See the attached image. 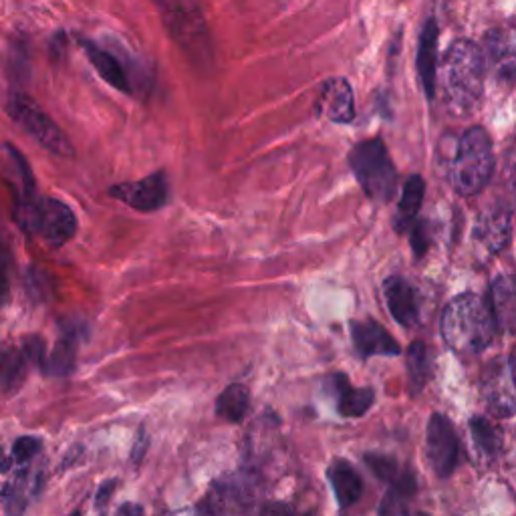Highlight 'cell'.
Instances as JSON below:
<instances>
[{"label":"cell","mask_w":516,"mask_h":516,"mask_svg":"<svg viewBox=\"0 0 516 516\" xmlns=\"http://www.w3.org/2000/svg\"><path fill=\"white\" fill-rule=\"evenodd\" d=\"M486 51L496 75L510 83L514 77V47L510 33L496 29L486 35Z\"/></svg>","instance_id":"21"},{"label":"cell","mask_w":516,"mask_h":516,"mask_svg":"<svg viewBox=\"0 0 516 516\" xmlns=\"http://www.w3.org/2000/svg\"><path fill=\"white\" fill-rule=\"evenodd\" d=\"M9 297V250L0 242V301Z\"/></svg>","instance_id":"31"},{"label":"cell","mask_w":516,"mask_h":516,"mask_svg":"<svg viewBox=\"0 0 516 516\" xmlns=\"http://www.w3.org/2000/svg\"><path fill=\"white\" fill-rule=\"evenodd\" d=\"M349 166L359 186L373 202H390L398 188L394 162L381 140H365L349 152Z\"/></svg>","instance_id":"4"},{"label":"cell","mask_w":516,"mask_h":516,"mask_svg":"<svg viewBox=\"0 0 516 516\" xmlns=\"http://www.w3.org/2000/svg\"><path fill=\"white\" fill-rule=\"evenodd\" d=\"M250 408V394L244 385L232 383L220 394L216 400V414L218 418L230 422V424H240Z\"/></svg>","instance_id":"24"},{"label":"cell","mask_w":516,"mask_h":516,"mask_svg":"<svg viewBox=\"0 0 516 516\" xmlns=\"http://www.w3.org/2000/svg\"><path fill=\"white\" fill-rule=\"evenodd\" d=\"M146 446H148V442H146V436H142V438H140V444H138V446H136V450H134V452H136V454H134V460H136V462H140V458L144 456V450H146Z\"/></svg>","instance_id":"34"},{"label":"cell","mask_w":516,"mask_h":516,"mask_svg":"<svg viewBox=\"0 0 516 516\" xmlns=\"http://www.w3.org/2000/svg\"><path fill=\"white\" fill-rule=\"evenodd\" d=\"M75 365V337L69 335V337H63L59 341V345L55 347L53 355L49 357V363H47V369L51 373H69Z\"/></svg>","instance_id":"27"},{"label":"cell","mask_w":516,"mask_h":516,"mask_svg":"<svg viewBox=\"0 0 516 516\" xmlns=\"http://www.w3.org/2000/svg\"><path fill=\"white\" fill-rule=\"evenodd\" d=\"M81 45H83V49H85V53H87V59H89L91 65L95 67V71H97L111 87H115V89L121 91V93H132V83H129L127 73L123 71L121 63H119L111 53H107V51H103V49H99L97 45L87 43V41H83Z\"/></svg>","instance_id":"20"},{"label":"cell","mask_w":516,"mask_h":516,"mask_svg":"<svg viewBox=\"0 0 516 516\" xmlns=\"http://www.w3.org/2000/svg\"><path fill=\"white\" fill-rule=\"evenodd\" d=\"M442 337L460 355H476L490 347L498 325L490 303L476 293L454 297L442 315Z\"/></svg>","instance_id":"1"},{"label":"cell","mask_w":516,"mask_h":516,"mask_svg":"<svg viewBox=\"0 0 516 516\" xmlns=\"http://www.w3.org/2000/svg\"><path fill=\"white\" fill-rule=\"evenodd\" d=\"M408 230H412L410 234V240H412V248H414V254L418 258H422L428 250V244H430V238H428V226L426 222H414Z\"/></svg>","instance_id":"30"},{"label":"cell","mask_w":516,"mask_h":516,"mask_svg":"<svg viewBox=\"0 0 516 516\" xmlns=\"http://www.w3.org/2000/svg\"><path fill=\"white\" fill-rule=\"evenodd\" d=\"M482 398L496 418H512L516 408L514 381H512V355L504 361H494L482 375Z\"/></svg>","instance_id":"10"},{"label":"cell","mask_w":516,"mask_h":516,"mask_svg":"<svg viewBox=\"0 0 516 516\" xmlns=\"http://www.w3.org/2000/svg\"><path fill=\"white\" fill-rule=\"evenodd\" d=\"M387 309L402 327H414L420 319L418 297L414 287L402 277H390L383 283Z\"/></svg>","instance_id":"14"},{"label":"cell","mask_w":516,"mask_h":516,"mask_svg":"<svg viewBox=\"0 0 516 516\" xmlns=\"http://www.w3.org/2000/svg\"><path fill=\"white\" fill-rule=\"evenodd\" d=\"M510 234H512V210L502 202L486 208L478 216L474 226L476 242L490 254L502 252L510 242Z\"/></svg>","instance_id":"12"},{"label":"cell","mask_w":516,"mask_h":516,"mask_svg":"<svg viewBox=\"0 0 516 516\" xmlns=\"http://www.w3.org/2000/svg\"><path fill=\"white\" fill-rule=\"evenodd\" d=\"M117 512H119V514H142L144 508H142V506H136V504H125V506H121Z\"/></svg>","instance_id":"33"},{"label":"cell","mask_w":516,"mask_h":516,"mask_svg":"<svg viewBox=\"0 0 516 516\" xmlns=\"http://www.w3.org/2000/svg\"><path fill=\"white\" fill-rule=\"evenodd\" d=\"M41 450V440L37 438H31V436H25V438H19L13 446V458L19 462V464H27L31 462L37 452Z\"/></svg>","instance_id":"29"},{"label":"cell","mask_w":516,"mask_h":516,"mask_svg":"<svg viewBox=\"0 0 516 516\" xmlns=\"http://www.w3.org/2000/svg\"><path fill=\"white\" fill-rule=\"evenodd\" d=\"M444 95L454 115H470L484 93V55L472 41H456L444 59Z\"/></svg>","instance_id":"2"},{"label":"cell","mask_w":516,"mask_h":516,"mask_svg":"<svg viewBox=\"0 0 516 516\" xmlns=\"http://www.w3.org/2000/svg\"><path fill=\"white\" fill-rule=\"evenodd\" d=\"M516 299H514V287L508 277L498 275L490 287V309L496 319L498 329L512 331L514 327V309Z\"/></svg>","instance_id":"22"},{"label":"cell","mask_w":516,"mask_h":516,"mask_svg":"<svg viewBox=\"0 0 516 516\" xmlns=\"http://www.w3.org/2000/svg\"><path fill=\"white\" fill-rule=\"evenodd\" d=\"M436 67H438V23L430 19L422 33L418 45V77L422 81L428 99L436 95Z\"/></svg>","instance_id":"17"},{"label":"cell","mask_w":516,"mask_h":516,"mask_svg":"<svg viewBox=\"0 0 516 516\" xmlns=\"http://www.w3.org/2000/svg\"><path fill=\"white\" fill-rule=\"evenodd\" d=\"M424 194H426V182L422 176H410L408 182L404 184V194L400 198V206H398V218H396V226L400 232H406L420 214L422 202H424Z\"/></svg>","instance_id":"23"},{"label":"cell","mask_w":516,"mask_h":516,"mask_svg":"<svg viewBox=\"0 0 516 516\" xmlns=\"http://www.w3.org/2000/svg\"><path fill=\"white\" fill-rule=\"evenodd\" d=\"M17 222L23 230L43 236L51 246H63L77 232L73 210L53 198H33L17 208Z\"/></svg>","instance_id":"5"},{"label":"cell","mask_w":516,"mask_h":516,"mask_svg":"<svg viewBox=\"0 0 516 516\" xmlns=\"http://www.w3.org/2000/svg\"><path fill=\"white\" fill-rule=\"evenodd\" d=\"M109 194L140 212H156L168 202V180L164 172H156L138 182H123L109 188Z\"/></svg>","instance_id":"11"},{"label":"cell","mask_w":516,"mask_h":516,"mask_svg":"<svg viewBox=\"0 0 516 516\" xmlns=\"http://www.w3.org/2000/svg\"><path fill=\"white\" fill-rule=\"evenodd\" d=\"M9 111L17 123H21L27 132L49 152L61 158H73V146L69 138L53 123V119L27 95H15L9 103Z\"/></svg>","instance_id":"7"},{"label":"cell","mask_w":516,"mask_h":516,"mask_svg":"<svg viewBox=\"0 0 516 516\" xmlns=\"http://www.w3.org/2000/svg\"><path fill=\"white\" fill-rule=\"evenodd\" d=\"M470 432H472V440L482 456H486V458L498 456V452L502 450V434L496 430V426L492 422H488L482 416H474L470 422Z\"/></svg>","instance_id":"25"},{"label":"cell","mask_w":516,"mask_h":516,"mask_svg":"<svg viewBox=\"0 0 516 516\" xmlns=\"http://www.w3.org/2000/svg\"><path fill=\"white\" fill-rule=\"evenodd\" d=\"M494 172V152L488 132L480 125L470 127L462 136L456 156L450 164V180L454 190L464 196L480 194Z\"/></svg>","instance_id":"3"},{"label":"cell","mask_w":516,"mask_h":516,"mask_svg":"<svg viewBox=\"0 0 516 516\" xmlns=\"http://www.w3.org/2000/svg\"><path fill=\"white\" fill-rule=\"evenodd\" d=\"M329 392L337 400V412L343 418H361L373 406L375 392L371 387H351L347 375L337 373L329 379Z\"/></svg>","instance_id":"15"},{"label":"cell","mask_w":516,"mask_h":516,"mask_svg":"<svg viewBox=\"0 0 516 516\" xmlns=\"http://www.w3.org/2000/svg\"><path fill=\"white\" fill-rule=\"evenodd\" d=\"M43 486V474L37 468H21L11 480L9 484L3 488V494H0V500H3V506L7 512H23L29 502L39 494Z\"/></svg>","instance_id":"16"},{"label":"cell","mask_w":516,"mask_h":516,"mask_svg":"<svg viewBox=\"0 0 516 516\" xmlns=\"http://www.w3.org/2000/svg\"><path fill=\"white\" fill-rule=\"evenodd\" d=\"M321 109L335 123H349L355 117L353 91L345 79H331L321 91Z\"/></svg>","instance_id":"18"},{"label":"cell","mask_w":516,"mask_h":516,"mask_svg":"<svg viewBox=\"0 0 516 516\" xmlns=\"http://www.w3.org/2000/svg\"><path fill=\"white\" fill-rule=\"evenodd\" d=\"M351 339L359 357L373 355H402V347L398 341L387 333L377 321H353L351 323Z\"/></svg>","instance_id":"13"},{"label":"cell","mask_w":516,"mask_h":516,"mask_svg":"<svg viewBox=\"0 0 516 516\" xmlns=\"http://www.w3.org/2000/svg\"><path fill=\"white\" fill-rule=\"evenodd\" d=\"M164 21L176 43L196 59H208L210 41L208 27L198 7V0H158Z\"/></svg>","instance_id":"6"},{"label":"cell","mask_w":516,"mask_h":516,"mask_svg":"<svg viewBox=\"0 0 516 516\" xmlns=\"http://www.w3.org/2000/svg\"><path fill=\"white\" fill-rule=\"evenodd\" d=\"M458 436L452 422L442 414H432L426 432V456L436 476L450 478L458 464Z\"/></svg>","instance_id":"9"},{"label":"cell","mask_w":516,"mask_h":516,"mask_svg":"<svg viewBox=\"0 0 516 516\" xmlns=\"http://www.w3.org/2000/svg\"><path fill=\"white\" fill-rule=\"evenodd\" d=\"M113 490H115V480L103 482V484H101V488H99V492H97V496H95V504H97L99 508H103V506L109 502V498H111Z\"/></svg>","instance_id":"32"},{"label":"cell","mask_w":516,"mask_h":516,"mask_svg":"<svg viewBox=\"0 0 516 516\" xmlns=\"http://www.w3.org/2000/svg\"><path fill=\"white\" fill-rule=\"evenodd\" d=\"M327 476H329L331 488L335 492L337 504L341 508H349L361 498V492H363L361 476L355 472V468L347 460H341V458L333 460Z\"/></svg>","instance_id":"19"},{"label":"cell","mask_w":516,"mask_h":516,"mask_svg":"<svg viewBox=\"0 0 516 516\" xmlns=\"http://www.w3.org/2000/svg\"><path fill=\"white\" fill-rule=\"evenodd\" d=\"M406 361H408V371H410V381H412L414 392H422L428 377H430L428 345L424 341H414L406 351Z\"/></svg>","instance_id":"26"},{"label":"cell","mask_w":516,"mask_h":516,"mask_svg":"<svg viewBox=\"0 0 516 516\" xmlns=\"http://www.w3.org/2000/svg\"><path fill=\"white\" fill-rule=\"evenodd\" d=\"M27 353H17V351H9L3 357H0V379L7 387L17 385L23 379V369H25V361H27Z\"/></svg>","instance_id":"28"},{"label":"cell","mask_w":516,"mask_h":516,"mask_svg":"<svg viewBox=\"0 0 516 516\" xmlns=\"http://www.w3.org/2000/svg\"><path fill=\"white\" fill-rule=\"evenodd\" d=\"M254 484L248 476L236 474L214 482L198 510L206 514H240L252 510Z\"/></svg>","instance_id":"8"}]
</instances>
